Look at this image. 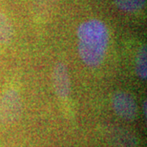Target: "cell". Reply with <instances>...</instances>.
Masks as SVG:
<instances>
[{
    "instance_id": "cell-6",
    "label": "cell",
    "mask_w": 147,
    "mask_h": 147,
    "mask_svg": "<svg viewBox=\"0 0 147 147\" xmlns=\"http://www.w3.org/2000/svg\"><path fill=\"white\" fill-rule=\"evenodd\" d=\"M13 36V25L8 16L0 11V43L7 44Z\"/></svg>"
},
{
    "instance_id": "cell-2",
    "label": "cell",
    "mask_w": 147,
    "mask_h": 147,
    "mask_svg": "<svg viewBox=\"0 0 147 147\" xmlns=\"http://www.w3.org/2000/svg\"><path fill=\"white\" fill-rule=\"evenodd\" d=\"M22 113V101L14 89L7 90L0 98V125L16 122Z\"/></svg>"
},
{
    "instance_id": "cell-4",
    "label": "cell",
    "mask_w": 147,
    "mask_h": 147,
    "mask_svg": "<svg viewBox=\"0 0 147 147\" xmlns=\"http://www.w3.org/2000/svg\"><path fill=\"white\" fill-rule=\"evenodd\" d=\"M53 85L57 96L60 98H67L71 92V80L67 66L62 62H57L53 69Z\"/></svg>"
},
{
    "instance_id": "cell-8",
    "label": "cell",
    "mask_w": 147,
    "mask_h": 147,
    "mask_svg": "<svg viewBox=\"0 0 147 147\" xmlns=\"http://www.w3.org/2000/svg\"><path fill=\"white\" fill-rule=\"evenodd\" d=\"M136 73L138 76L145 80L147 78V51L146 46L143 45L138 52L136 57Z\"/></svg>"
},
{
    "instance_id": "cell-5",
    "label": "cell",
    "mask_w": 147,
    "mask_h": 147,
    "mask_svg": "<svg viewBox=\"0 0 147 147\" xmlns=\"http://www.w3.org/2000/svg\"><path fill=\"white\" fill-rule=\"evenodd\" d=\"M106 140L115 147H137L136 136L126 129L117 126H106L103 131Z\"/></svg>"
},
{
    "instance_id": "cell-10",
    "label": "cell",
    "mask_w": 147,
    "mask_h": 147,
    "mask_svg": "<svg viewBox=\"0 0 147 147\" xmlns=\"http://www.w3.org/2000/svg\"><path fill=\"white\" fill-rule=\"evenodd\" d=\"M146 104H147V101L144 100V102H143V105H142V110H143V113H144L145 117H146Z\"/></svg>"
},
{
    "instance_id": "cell-3",
    "label": "cell",
    "mask_w": 147,
    "mask_h": 147,
    "mask_svg": "<svg viewBox=\"0 0 147 147\" xmlns=\"http://www.w3.org/2000/svg\"><path fill=\"white\" fill-rule=\"evenodd\" d=\"M112 105L119 117L126 120H133L138 115V108L134 98L129 93L117 92L112 98Z\"/></svg>"
},
{
    "instance_id": "cell-9",
    "label": "cell",
    "mask_w": 147,
    "mask_h": 147,
    "mask_svg": "<svg viewBox=\"0 0 147 147\" xmlns=\"http://www.w3.org/2000/svg\"><path fill=\"white\" fill-rule=\"evenodd\" d=\"M55 0H34V10L37 14H47L54 7Z\"/></svg>"
},
{
    "instance_id": "cell-1",
    "label": "cell",
    "mask_w": 147,
    "mask_h": 147,
    "mask_svg": "<svg viewBox=\"0 0 147 147\" xmlns=\"http://www.w3.org/2000/svg\"><path fill=\"white\" fill-rule=\"evenodd\" d=\"M78 54L84 64L98 67L103 61L109 43V31L104 22L90 19L81 23L76 32Z\"/></svg>"
},
{
    "instance_id": "cell-7",
    "label": "cell",
    "mask_w": 147,
    "mask_h": 147,
    "mask_svg": "<svg viewBox=\"0 0 147 147\" xmlns=\"http://www.w3.org/2000/svg\"><path fill=\"white\" fill-rule=\"evenodd\" d=\"M119 10L126 13H137L146 5V0H114Z\"/></svg>"
}]
</instances>
